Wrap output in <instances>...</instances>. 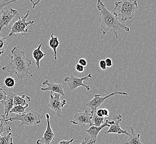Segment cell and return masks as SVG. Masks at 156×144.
<instances>
[{
  "instance_id": "6da1fadb",
  "label": "cell",
  "mask_w": 156,
  "mask_h": 144,
  "mask_svg": "<svg viewBox=\"0 0 156 144\" xmlns=\"http://www.w3.org/2000/svg\"><path fill=\"white\" fill-rule=\"evenodd\" d=\"M97 8L100 12L98 22L100 24L101 30L103 35H106L108 32H112L115 38H119V30L129 31V27L119 20L118 16L114 11H109L101 0L97 1Z\"/></svg>"
},
{
  "instance_id": "7a4b0ae2",
  "label": "cell",
  "mask_w": 156,
  "mask_h": 144,
  "mask_svg": "<svg viewBox=\"0 0 156 144\" xmlns=\"http://www.w3.org/2000/svg\"><path fill=\"white\" fill-rule=\"evenodd\" d=\"M20 46L14 47L11 50V61L6 66L2 67V70L9 72L11 74H15L20 79L28 75H33L30 72L32 60L25 56V52L20 48Z\"/></svg>"
},
{
  "instance_id": "3957f363",
  "label": "cell",
  "mask_w": 156,
  "mask_h": 144,
  "mask_svg": "<svg viewBox=\"0 0 156 144\" xmlns=\"http://www.w3.org/2000/svg\"><path fill=\"white\" fill-rule=\"evenodd\" d=\"M138 9L137 0H121L115 3L113 11L121 17L122 22L131 19Z\"/></svg>"
},
{
  "instance_id": "277c9868",
  "label": "cell",
  "mask_w": 156,
  "mask_h": 144,
  "mask_svg": "<svg viewBox=\"0 0 156 144\" xmlns=\"http://www.w3.org/2000/svg\"><path fill=\"white\" fill-rule=\"evenodd\" d=\"M43 116L39 113L34 110L28 111L22 115H18L16 116L11 117L9 119H6L7 122L12 121H20L21 124H19L20 126H35L40 124L41 119Z\"/></svg>"
},
{
  "instance_id": "5b68a950",
  "label": "cell",
  "mask_w": 156,
  "mask_h": 144,
  "mask_svg": "<svg viewBox=\"0 0 156 144\" xmlns=\"http://www.w3.org/2000/svg\"><path fill=\"white\" fill-rule=\"evenodd\" d=\"M30 12V10H28L26 15L21 17L20 16L19 19L15 22L11 27V31L8 36V37H15L17 36V34H21L23 36L27 32H31V30L28 29V26H34L36 27V26L34 25V21H30L28 22H26V19L29 16Z\"/></svg>"
},
{
  "instance_id": "8992f818",
  "label": "cell",
  "mask_w": 156,
  "mask_h": 144,
  "mask_svg": "<svg viewBox=\"0 0 156 144\" xmlns=\"http://www.w3.org/2000/svg\"><path fill=\"white\" fill-rule=\"evenodd\" d=\"M117 85H116V91L113 93L107 95L105 97H101L100 94H95L94 95V97L92 99L88 101L87 104H86V106L90 108L91 111L90 113L92 114V113L97 110L98 108L101 107V105L107 99L111 97L113 95L120 94L123 95H128V93L125 91H117Z\"/></svg>"
},
{
  "instance_id": "52a82bcc",
  "label": "cell",
  "mask_w": 156,
  "mask_h": 144,
  "mask_svg": "<svg viewBox=\"0 0 156 144\" xmlns=\"http://www.w3.org/2000/svg\"><path fill=\"white\" fill-rule=\"evenodd\" d=\"M20 17V14L16 9L5 7V9L0 13V33L4 27L7 26L15 19H18Z\"/></svg>"
},
{
  "instance_id": "ba28073f",
  "label": "cell",
  "mask_w": 156,
  "mask_h": 144,
  "mask_svg": "<svg viewBox=\"0 0 156 144\" xmlns=\"http://www.w3.org/2000/svg\"><path fill=\"white\" fill-rule=\"evenodd\" d=\"M92 76L90 73H89L87 75L82 78H78L73 75H70L64 79V81L68 85L69 90L72 91H75L76 89L80 87H84L87 91H89L90 90V85L84 84L83 81L92 78Z\"/></svg>"
},
{
  "instance_id": "9c48e42d",
  "label": "cell",
  "mask_w": 156,
  "mask_h": 144,
  "mask_svg": "<svg viewBox=\"0 0 156 144\" xmlns=\"http://www.w3.org/2000/svg\"><path fill=\"white\" fill-rule=\"evenodd\" d=\"M61 95L56 93H50V99L47 107L53 111L57 116H61L63 112L62 108L66 104V100L60 99Z\"/></svg>"
},
{
  "instance_id": "30bf717a",
  "label": "cell",
  "mask_w": 156,
  "mask_h": 144,
  "mask_svg": "<svg viewBox=\"0 0 156 144\" xmlns=\"http://www.w3.org/2000/svg\"><path fill=\"white\" fill-rule=\"evenodd\" d=\"M92 116V115L90 112H89L87 110H85L83 112L75 113L73 115V119L71 120L70 122L80 126L82 129L86 125L90 127L94 126L91 120Z\"/></svg>"
},
{
  "instance_id": "8fae6325",
  "label": "cell",
  "mask_w": 156,
  "mask_h": 144,
  "mask_svg": "<svg viewBox=\"0 0 156 144\" xmlns=\"http://www.w3.org/2000/svg\"><path fill=\"white\" fill-rule=\"evenodd\" d=\"M46 118L47 120L46 129L44 132L43 136L36 141L37 144H50L55 138V134L50 124V115L48 113L46 114Z\"/></svg>"
},
{
  "instance_id": "7c38bea8",
  "label": "cell",
  "mask_w": 156,
  "mask_h": 144,
  "mask_svg": "<svg viewBox=\"0 0 156 144\" xmlns=\"http://www.w3.org/2000/svg\"><path fill=\"white\" fill-rule=\"evenodd\" d=\"M108 121L106 120L105 122L103 123V124L99 127L95 126H92L90 127V128L85 130V131L87 133L89 139H88L87 144H94L96 142L97 139V136L100 132L104 128L108 126L109 127V125L108 124Z\"/></svg>"
},
{
  "instance_id": "4fadbf2b",
  "label": "cell",
  "mask_w": 156,
  "mask_h": 144,
  "mask_svg": "<svg viewBox=\"0 0 156 144\" xmlns=\"http://www.w3.org/2000/svg\"><path fill=\"white\" fill-rule=\"evenodd\" d=\"M113 120L114 123L110 125L108 130L105 132V134L115 133L117 134H125L128 136L130 135V134H129L126 130H123L119 126V122L122 121V116L120 114H117L113 116Z\"/></svg>"
},
{
  "instance_id": "5bb4252c",
  "label": "cell",
  "mask_w": 156,
  "mask_h": 144,
  "mask_svg": "<svg viewBox=\"0 0 156 144\" xmlns=\"http://www.w3.org/2000/svg\"><path fill=\"white\" fill-rule=\"evenodd\" d=\"M42 84L47 85V87L46 88H41V91H50L51 93H56L62 96H65L63 90L64 85L62 84L49 82L48 80L46 79L42 83Z\"/></svg>"
},
{
  "instance_id": "9a60e30c",
  "label": "cell",
  "mask_w": 156,
  "mask_h": 144,
  "mask_svg": "<svg viewBox=\"0 0 156 144\" xmlns=\"http://www.w3.org/2000/svg\"><path fill=\"white\" fill-rule=\"evenodd\" d=\"M15 94L13 93H9L7 94L6 99L5 100H2L1 103L3 104L4 106V111H5V116L6 119H7L9 115V111L14 107V96Z\"/></svg>"
},
{
  "instance_id": "2e32d148",
  "label": "cell",
  "mask_w": 156,
  "mask_h": 144,
  "mask_svg": "<svg viewBox=\"0 0 156 144\" xmlns=\"http://www.w3.org/2000/svg\"><path fill=\"white\" fill-rule=\"evenodd\" d=\"M42 43H41L38 45L37 48H36L32 52V56L33 58H34L36 61V66L37 67L38 69H40V62L44 57L46 56V54L43 52V51L41 50V48L42 46Z\"/></svg>"
},
{
  "instance_id": "e0dca14e",
  "label": "cell",
  "mask_w": 156,
  "mask_h": 144,
  "mask_svg": "<svg viewBox=\"0 0 156 144\" xmlns=\"http://www.w3.org/2000/svg\"><path fill=\"white\" fill-rule=\"evenodd\" d=\"M61 44V42H59L58 38V36H54V34L52 33L50 36V39L48 42V44L50 48L53 50L54 53V59L57 60V48L58 47L59 44Z\"/></svg>"
},
{
  "instance_id": "ac0fdd59",
  "label": "cell",
  "mask_w": 156,
  "mask_h": 144,
  "mask_svg": "<svg viewBox=\"0 0 156 144\" xmlns=\"http://www.w3.org/2000/svg\"><path fill=\"white\" fill-rule=\"evenodd\" d=\"M131 133L129 135L127 141L126 142V144H143L140 140V134L136 132L132 126H130Z\"/></svg>"
},
{
  "instance_id": "d6986e66",
  "label": "cell",
  "mask_w": 156,
  "mask_h": 144,
  "mask_svg": "<svg viewBox=\"0 0 156 144\" xmlns=\"http://www.w3.org/2000/svg\"><path fill=\"white\" fill-rule=\"evenodd\" d=\"M14 106L15 105H21L26 106L28 104V101H31V98L26 95L25 94L22 96H19L15 94L14 96Z\"/></svg>"
},
{
  "instance_id": "ffe728a7",
  "label": "cell",
  "mask_w": 156,
  "mask_h": 144,
  "mask_svg": "<svg viewBox=\"0 0 156 144\" xmlns=\"http://www.w3.org/2000/svg\"><path fill=\"white\" fill-rule=\"evenodd\" d=\"M92 116L91 120H92V122L93 123L94 126L99 127V126L102 125L103 124V123L105 122V121H106L105 118L99 117V116H97L96 113V111L92 113Z\"/></svg>"
},
{
  "instance_id": "44dd1931",
  "label": "cell",
  "mask_w": 156,
  "mask_h": 144,
  "mask_svg": "<svg viewBox=\"0 0 156 144\" xmlns=\"http://www.w3.org/2000/svg\"><path fill=\"white\" fill-rule=\"evenodd\" d=\"M13 134L11 132H7L0 136V144H13Z\"/></svg>"
},
{
  "instance_id": "7402d4cb",
  "label": "cell",
  "mask_w": 156,
  "mask_h": 144,
  "mask_svg": "<svg viewBox=\"0 0 156 144\" xmlns=\"http://www.w3.org/2000/svg\"><path fill=\"white\" fill-rule=\"evenodd\" d=\"M9 122H7L6 119H3L0 122V136L4 133L9 132L11 130L10 126L9 125Z\"/></svg>"
},
{
  "instance_id": "603a6c76",
  "label": "cell",
  "mask_w": 156,
  "mask_h": 144,
  "mask_svg": "<svg viewBox=\"0 0 156 144\" xmlns=\"http://www.w3.org/2000/svg\"><path fill=\"white\" fill-rule=\"evenodd\" d=\"M28 107V104L26 106H21V105H15L13 107L11 110H10L9 113H15L19 115H22L25 114V110Z\"/></svg>"
},
{
  "instance_id": "cb8c5ba5",
  "label": "cell",
  "mask_w": 156,
  "mask_h": 144,
  "mask_svg": "<svg viewBox=\"0 0 156 144\" xmlns=\"http://www.w3.org/2000/svg\"><path fill=\"white\" fill-rule=\"evenodd\" d=\"M8 45L9 42L7 41L6 38L0 36V56L5 53Z\"/></svg>"
},
{
  "instance_id": "d4e9b609",
  "label": "cell",
  "mask_w": 156,
  "mask_h": 144,
  "mask_svg": "<svg viewBox=\"0 0 156 144\" xmlns=\"http://www.w3.org/2000/svg\"><path fill=\"white\" fill-rule=\"evenodd\" d=\"M4 83L7 88L12 89L15 85L16 81L12 77H7L4 81Z\"/></svg>"
},
{
  "instance_id": "484cf974",
  "label": "cell",
  "mask_w": 156,
  "mask_h": 144,
  "mask_svg": "<svg viewBox=\"0 0 156 144\" xmlns=\"http://www.w3.org/2000/svg\"><path fill=\"white\" fill-rule=\"evenodd\" d=\"M19 1V0H10V1L2 0V1H0V13L1 12V11L3 10L4 8L6 7L7 6L9 5L10 3L15 2L17 1Z\"/></svg>"
},
{
  "instance_id": "4316f807",
  "label": "cell",
  "mask_w": 156,
  "mask_h": 144,
  "mask_svg": "<svg viewBox=\"0 0 156 144\" xmlns=\"http://www.w3.org/2000/svg\"><path fill=\"white\" fill-rule=\"evenodd\" d=\"M7 93L3 89L0 88V102L2 100H5L7 98Z\"/></svg>"
},
{
  "instance_id": "83f0119b",
  "label": "cell",
  "mask_w": 156,
  "mask_h": 144,
  "mask_svg": "<svg viewBox=\"0 0 156 144\" xmlns=\"http://www.w3.org/2000/svg\"><path fill=\"white\" fill-rule=\"evenodd\" d=\"M99 66H100V68L102 70H106L107 69V66L105 60H101L99 62Z\"/></svg>"
},
{
  "instance_id": "f1b7e54d",
  "label": "cell",
  "mask_w": 156,
  "mask_h": 144,
  "mask_svg": "<svg viewBox=\"0 0 156 144\" xmlns=\"http://www.w3.org/2000/svg\"><path fill=\"white\" fill-rule=\"evenodd\" d=\"M78 64H80V65L83 66L84 67H85L87 66V62L85 58H80V60H78Z\"/></svg>"
},
{
  "instance_id": "f546056e",
  "label": "cell",
  "mask_w": 156,
  "mask_h": 144,
  "mask_svg": "<svg viewBox=\"0 0 156 144\" xmlns=\"http://www.w3.org/2000/svg\"><path fill=\"white\" fill-rule=\"evenodd\" d=\"M75 68L76 69V70L78 72H80V73H81V72H83L84 71V67L83 66H81V65H80V64H77L76 66H75Z\"/></svg>"
},
{
  "instance_id": "4dcf8cb0",
  "label": "cell",
  "mask_w": 156,
  "mask_h": 144,
  "mask_svg": "<svg viewBox=\"0 0 156 144\" xmlns=\"http://www.w3.org/2000/svg\"><path fill=\"white\" fill-rule=\"evenodd\" d=\"M105 60L106 64L107 67H111L113 65L112 60L109 58H107Z\"/></svg>"
},
{
  "instance_id": "1f68e13d",
  "label": "cell",
  "mask_w": 156,
  "mask_h": 144,
  "mask_svg": "<svg viewBox=\"0 0 156 144\" xmlns=\"http://www.w3.org/2000/svg\"><path fill=\"white\" fill-rule=\"evenodd\" d=\"M96 113L97 115V116L99 117H103L104 118V111H103V109H97L96 111Z\"/></svg>"
},
{
  "instance_id": "d6a6232c",
  "label": "cell",
  "mask_w": 156,
  "mask_h": 144,
  "mask_svg": "<svg viewBox=\"0 0 156 144\" xmlns=\"http://www.w3.org/2000/svg\"><path fill=\"white\" fill-rule=\"evenodd\" d=\"M74 141V139H71V140H62V141H60L58 144H70L71 142H72L73 141Z\"/></svg>"
},
{
  "instance_id": "836d02e7",
  "label": "cell",
  "mask_w": 156,
  "mask_h": 144,
  "mask_svg": "<svg viewBox=\"0 0 156 144\" xmlns=\"http://www.w3.org/2000/svg\"><path fill=\"white\" fill-rule=\"evenodd\" d=\"M104 111V118H107L109 116V110L107 109H103Z\"/></svg>"
},
{
  "instance_id": "e575fe53",
  "label": "cell",
  "mask_w": 156,
  "mask_h": 144,
  "mask_svg": "<svg viewBox=\"0 0 156 144\" xmlns=\"http://www.w3.org/2000/svg\"><path fill=\"white\" fill-rule=\"evenodd\" d=\"M87 137H86L80 144H87Z\"/></svg>"
},
{
  "instance_id": "d590c367",
  "label": "cell",
  "mask_w": 156,
  "mask_h": 144,
  "mask_svg": "<svg viewBox=\"0 0 156 144\" xmlns=\"http://www.w3.org/2000/svg\"><path fill=\"white\" fill-rule=\"evenodd\" d=\"M30 1H31V2L33 4V5H32V7H33V8H34V5H35V4H36V3H37L38 0H30Z\"/></svg>"
},
{
  "instance_id": "8d00e7d4",
  "label": "cell",
  "mask_w": 156,
  "mask_h": 144,
  "mask_svg": "<svg viewBox=\"0 0 156 144\" xmlns=\"http://www.w3.org/2000/svg\"><path fill=\"white\" fill-rule=\"evenodd\" d=\"M3 119H6L5 115H2L1 113H0V122H1Z\"/></svg>"
},
{
  "instance_id": "74e56055",
  "label": "cell",
  "mask_w": 156,
  "mask_h": 144,
  "mask_svg": "<svg viewBox=\"0 0 156 144\" xmlns=\"http://www.w3.org/2000/svg\"><path fill=\"white\" fill-rule=\"evenodd\" d=\"M41 1H42V0H38V1L37 2V3H36V4H35V5H34V7H35V6H36L37 4H38V3H39V2H40Z\"/></svg>"
},
{
  "instance_id": "f35d334b",
  "label": "cell",
  "mask_w": 156,
  "mask_h": 144,
  "mask_svg": "<svg viewBox=\"0 0 156 144\" xmlns=\"http://www.w3.org/2000/svg\"><path fill=\"white\" fill-rule=\"evenodd\" d=\"M107 144H109V143H107Z\"/></svg>"
},
{
  "instance_id": "ab89813d",
  "label": "cell",
  "mask_w": 156,
  "mask_h": 144,
  "mask_svg": "<svg viewBox=\"0 0 156 144\" xmlns=\"http://www.w3.org/2000/svg\"><path fill=\"white\" fill-rule=\"evenodd\" d=\"M5 1H6V0H5Z\"/></svg>"
}]
</instances>
